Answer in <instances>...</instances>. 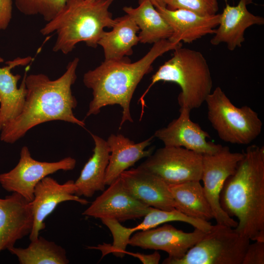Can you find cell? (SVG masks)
<instances>
[{"label": "cell", "mask_w": 264, "mask_h": 264, "mask_svg": "<svg viewBox=\"0 0 264 264\" xmlns=\"http://www.w3.org/2000/svg\"><path fill=\"white\" fill-rule=\"evenodd\" d=\"M190 111L187 108H180L179 116L167 127L156 131L154 137L165 146L182 147L202 155L216 153L222 146L207 141L209 134L191 120Z\"/></svg>", "instance_id": "cell-15"}, {"label": "cell", "mask_w": 264, "mask_h": 264, "mask_svg": "<svg viewBox=\"0 0 264 264\" xmlns=\"http://www.w3.org/2000/svg\"><path fill=\"white\" fill-rule=\"evenodd\" d=\"M252 2V0H240L235 6L226 3L222 13L220 14L218 28L210 40L212 45L224 43L229 50H234L242 46L247 28L254 25L264 24L263 17L255 15L248 10L247 6Z\"/></svg>", "instance_id": "cell-18"}, {"label": "cell", "mask_w": 264, "mask_h": 264, "mask_svg": "<svg viewBox=\"0 0 264 264\" xmlns=\"http://www.w3.org/2000/svg\"><path fill=\"white\" fill-rule=\"evenodd\" d=\"M225 2H226L227 0H224Z\"/></svg>", "instance_id": "cell-35"}, {"label": "cell", "mask_w": 264, "mask_h": 264, "mask_svg": "<svg viewBox=\"0 0 264 264\" xmlns=\"http://www.w3.org/2000/svg\"><path fill=\"white\" fill-rule=\"evenodd\" d=\"M114 0H67L57 15L41 28V33H55V52L67 54L84 42L96 48L105 28H111L114 19L109 8Z\"/></svg>", "instance_id": "cell-4"}, {"label": "cell", "mask_w": 264, "mask_h": 264, "mask_svg": "<svg viewBox=\"0 0 264 264\" xmlns=\"http://www.w3.org/2000/svg\"><path fill=\"white\" fill-rule=\"evenodd\" d=\"M124 254H128L138 258L144 264H158L161 258L160 254L157 250L151 254H144L139 253H134L127 251L124 252Z\"/></svg>", "instance_id": "cell-31"}, {"label": "cell", "mask_w": 264, "mask_h": 264, "mask_svg": "<svg viewBox=\"0 0 264 264\" xmlns=\"http://www.w3.org/2000/svg\"><path fill=\"white\" fill-rule=\"evenodd\" d=\"M13 0H0V30L8 26L12 16Z\"/></svg>", "instance_id": "cell-30"}, {"label": "cell", "mask_w": 264, "mask_h": 264, "mask_svg": "<svg viewBox=\"0 0 264 264\" xmlns=\"http://www.w3.org/2000/svg\"><path fill=\"white\" fill-rule=\"evenodd\" d=\"M138 4L135 8L125 6L123 10L134 20L140 30L138 35L139 42L154 44L168 40L172 34V29L151 0H139Z\"/></svg>", "instance_id": "cell-24"}, {"label": "cell", "mask_w": 264, "mask_h": 264, "mask_svg": "<svg viewBox=\"0 0 264 264\" xmlns=\"http://www.w3.org/2000/svg\"><path fill=\"white\" fill-rule=\"evenodd\" d=\"M4 61L3 59L0 56V63H2Z\"/></svg>", "instance_id": "cell-33"}, {"label": "cell", "mask_w": 264, "mask_h": 264, "mask_svg": "<svg viewBox=\"0 0 264 264\" xmlns=\"http://www.w3.org/2000/svg\"><path fill=\"white\" fill-rule=\"evenodd\" d=\"M204 232L195 228L185 232L171 224L137 232L131 237L129 244L143 249L162 250L170 259H179L204 236Z\"/></svg>", "instance_id": "cell-13"}, {"label": "cell", "mask_w": 264, "mask_h": 264, "mask_svg": "<svg viewBox=\"0 0 264 264\" xmlns=\"http://www.w3.org/2000/svg\"><path fill=\"white\" fill-rule=\"evenodd\" d=\"M205 102L208 119L222 140L247 145L261 133L263 123L258 113L247 106L236 107L220 87L210 93Z\"/></svg>", "instance_id": "cell-6"}, {"label": "cell", "mask_w": 264, "mask_h": 264, "mask_svg": "<svg viewBox=\"0 0 264 264\" xmlns=\"http://www.w3.org/2000/svg\"><path fill=\"white\" fill-rule=\"evenodd\" d=\"M111 31H105L98 44L104 51L105 60L121 59L132 54V48L139 42V28L128 15L114 19Z\"/></svg>", "instance_id": "cell-23"}, {"label": "cell", "mask_w": 264, "mask_h": 264, "mask_svg": "<svg viewBox=\"0 0 264 264\" xmlns=\"http://www.w3.org/2000/svg\"><path fill=\"white\" fill-rule=\"evenodd\" d=\"M76 164V160L70 156L56 162L36 160L32 157L28 148L23 146L17 165L10 171L0 174V184L6 191L17 193L30 202L40 181L59 170H72Z\"/></svg>", "instance_id": "cell-10"}, {"label": "cell", "mask_w": 264, "mask_h": 264, "mask_svg": "<svg viewBox=\"0 0 264 264\" xmlns=\"http://www.w3.org/2000/svg\"><path fill=\"white\" fill-rule=\"evenodd\" d=\"M176 209L188 217L208 221L213 219L210 204L200 181L169 185Z\"/></svg>", "instance_id": "cell-25"}, {"label": "cell", "mask_w": 264, "mask_h": 264, "mask_svg": "<svg viewBox=\"0 0 264 264\" xmlns=\"http://www.w3.org/2000/svg\"><path fill=\"white\" fill-rule=\"evenodd\" d=\"M167 8L170 10L183 9L201 16H212L219 10L218 0H168Z\"/></svg>", "instance_id": "cell-28"}, {"label": "cell", "mask_w": 264, "mask_h": 264, "mask_svg": "<svg viewBox=\"0 0 264 264\" xmlns=\"http://www.w3.org/2000/svg\"><path fill=\"white\" fill-rule=\"evenodd\" d=\"M243 153L232 152L227 146H222L216 153L202 155L201 179L205 196L217 223L235 228L238 222L222 209L220 196L227 178L235 171Z\"/></svg>", "instance_id": "cell-9"}, {"label": "cell", "mask_w": 264, "mask_h": 264, "mask_svg": "<svg viewBox=\"0 0 264 264\" xmlns=\"http://www.w3.org/2000/svg\"><path fill=\"white\" fill-rule=\"evenodd\" d=\"M154 137L152 136L135 143L121 134H110L106 140L110 155L106 172L105 185H110L138 160L150 155L153 153V148L148 150L145 149L151 144Z\"/></svg>", "instance_id": "cell-21"}, {"label": "cell", "mask_w": 264, "mask_h": 264, "mask_svg": "<svg viewBox=\"0 0 264 264\" xmlns=\"http://www.w3.org/2000/svg\"><path fill=\"white\" fill-rule=\"evenodd\" d=\"M83 213L85 216L122 222L144 217L150 206L135 198L125 187L119 177Z\"/></svg>", "instance_id": "cell-11"}, {"label": "cell", "mask_w": 264, "mask_h": 264, "mask_svg": "<svg viewBox=\"0 0 264 264\" xmlns=\"http://www.w3.org/2000/svg\"><path fill=\"white\" fill-rule=\"evenodd\" d=\"M15 255L20 264H67L69 263L66 250L53 242L41 236L25 248L14 246L7 249Z\"/></svg>", "instance_id": "cell-26"}, {"label": "cell", "mask_w": 264, "mask_h": 264, "mask_svg": "<svg viewBox=\"0 0 264 264\" xmlns=\"http://www.w3.org/2000/svg\"><path fill=\"white\" fill-rule=\"evenodd\" d=\"M120 177L127 191L142 203L164 210L176 209L169 185L139 167L124 171Z\"/></svg>", "instance_id": "cell-17"}, {"label": "cell", "mask_w": 264, "mask_h": 264, "mask_svg": "<svg viewBox=\"0 0 264 264\" xmlns=\"http://www.w3.org/2000/svg\"><path fill=\"white\" fill-rule=\"evenodd\" d=\"M170 59L152 76L151 83L140 98L142 116L146 106L144 97L151 88L160 81L177 84L181 91L178 96L180 108L190 110L198 108L211 92L213 81L207 61L199 51L179 47L174 50Z\"/></svg>", "instance_id": "cell-5"}, {"label": "cell", "mask_w": 264, "mask_h": 264, "mask_svg": "<svg viewBox=\"0 0 264 264\" xmlns=\"http://www.w3.org/2000/svg\"><path fill=\"white\" fill-rule=\"evenodd\" d=\"M67 0H15L17 9L26 16H41L48 22L53 19Z\"/></svg>", "instance_id": "cell-27"}, {"label": "cell", "mask_w": 264, "mask_h": 264, "mask_svg": "<svg viewBox=\"0 0 264 264\" xmlns=\"http://www.w3.org/2000/svg\"><path fill=\"white\" fill-rule=\"evenodd\" d=\"M138 167L157 176L168 185L200 181L202 155L182 147L164 146L147 157Z\"/></svg>", "instance_id": "cell-8"}, {"label": "cell", "mask_w": 264, "mask_h": 264, "mask_svg": "<svg viewBox=\"0 0 264 264\" xmlns=\"http://www.w3.org/2000/svg\"><path fill=\"white\" fill-rule=\"evenodd\" d=\"M181 46L182 43L163 40L154 44L150 50L136 62L132 63L126 57L105 60L99 66L86 72L83 82L92 90L93 96L86 116L97 114L104 107L118 105L122 109L119 129L126 121L133 122L130 103L137 85L152 70V65L157 58Z\"/></svg>", "instance_id": "cell-2"}, {"label": "cell", "mask_w": 264, "mask_h": 264, "mask_svg": "<svg viewBox=\"0 0 264 264\" xmlns=\"http://www.w3.org/2000/svg\"><path fill=\"white\" fill-rule=\"evenodd\" d=\"M32 60L31 56L17 57L6 62V66L0 67V132L21 113L27 94L25 74L18 88L21 76L13 74L11 70L16 66H26Z\"/></svg>", "instance_id": "cell-20"}, {"label": "cell", "mask_w": 264, "mask_h": 264, "mask_svg": "<svg viewBox=\"0 0 264 264\" xmlns=\"http://www.w3.org/2000/svg\"><path fill=\"white\" fill-rule=\"evenodd\" d=\"M101 221L110 229L112 235V244L103 243L97 246H88V248L101 251L103 256L112 253L120 258L125 255L124 252L132 235L137 232L149 230L173 221L184 222L195 228L198 227L200 223L199 220L188 217L176 209L168 211L152 207H150L149 212L144 217L143 221L134 227H126L120 222L112 220L104 219Z\"/></svg>", "instance_id": "cell-12"}, {"label": "cell", "mask_w": 264, "mask_h": 264, "mask_svg": "<svg viewBox=\"0 0 264 264\" xmlns=\"http://www.w3.org/2000/svg\"><path fill=\"white\" fill-rule=\"evenodd\" d=\"M33 224L31 202L15 192L0 198V252L29 235Z\"/></svg>", "instance_id": "cell-16"}, {"label": "cell", "mask_w": 264, "mask_h": 264, "mask_svg": "<svg viewBox=\"0 0 264 264\" xmlns=\"http://www.w3.org/2000/svg\"><path fill=\"white\" fill-rule=\"evenodd\" d=\"M89 0V1H95V0Z\"/></svg>", "instance_id": "cell-34"}, {"label": "cell", "mask_w": 264, "mask_h": 264, "mask_svg": "<svg viewBox=\"0 0 264 264\" xmlns=\"http://www.w3.org/2000/svg\"><path fill=\"white\" fill-rule=\"evenodd\" d=\"M250 240L230 226L217 223L179 259L164 264H242Z\"/></svg>", "instance_id": "cell-7"}, {"label": "cell", "mask_w": 264, "mask_h": 264, "mask_svg": "<svg viewBox=\"0 0 264 264\" xmlns=\"http://www.w3.org/2000/svg\"><path fill=\"white\" fill-rule=\"evenodd\" d=\"M94 142L93 153L84 165L74 182L77 196L92 197L95 192L105 190V179L109 164L110 151L107 141L91 133Z\"/></svg>", "instance_id": "cell-22"}, {"label": "cell", "mask_w": 264, "mask_h": 264, "mask_svg": "<svg viewBox=\"0 0 264 264\" xmlns=\"http://www.w3.org/2000/svg\"><path fill=\"white\" fill-rule=\"evenodd\" d=\"M79 59L76 57L68 63L63 74L51 80L43 73H25L27 94L23 108L15 119L0 131V140L12 144L22 137L31 129L51 121H63L84 127V121L78 119L73 110L77 101L71 87L76 79Z\"/></svg>", "instance_id": "cell-1"}, {"label": "cell", "mask_w": 264, "mask_h": 264, "mask_svg": "<svg viewBox=\"0 0 264 264\" xmlns=\"http://www.w3.org/2000/svg\"><path fill=\"white\" fill-rule=\"evenodd\" d=\"M264 264V241H255L249 243L242 264Z\"/></svg>", "instance_id": "cell-29"}, {"label": "cell", "mask_w": 264, "mask_h": 264, "mask_svg": "<svg viewBox=\"0 0 264 264\" xmlns=\"http://www.w3.org/2000/svg\"><path fill=\"white\" fill-rule=\"evenodd\" d=\"M220 196L222 209L238 220L235 230L250 241H264V148L248 146Z\"/></svg>", "instance_id": "cell-3"}, {"label": "cell", "mask_w": 264, "mask_h": 264, "mask_svg": "<svg viewBox=\"0 0 264 264\" xmlns=\"http://www.w3.org/2000/svg\"><path fill=\"white\" fill-rule=\"evenodd\" d=\"M76 187L74 181L69 180L60 184L50 176H46L36 185L34 198L30 201L33 216V224L29 234L30 241L37 239L41 231L45 228L44 220L61 202L74 201L86 205V199L75 195Z\"/></svg>", "instance_id": "cell-14"}, {"label": "cell", "mask_w": 264, "mask_h": 264, "mask_svg": "<svg viewBox=\"0 0 264 264\" xmlns=\"http://www.w3.org/2000/svg\"><path fill=\"white\" fill-rule=\"evenodd\" d=\"M155 8L172 29L168 40L173 43H191L206 35L214 34L220 20V14L204 16L183 9Z\"/></svg>", "instance_id": "cell-19"}, {"label": "cell", "mask_w": 264, "mask_h": 264, "mask_svg": "<svg viewBox=\"0 0 264 264\" xmlns=\"http://www.w3.org/2000/svg\"><path fill=\"white\" fill-rule=\"evenodd\" d=\"M168 0H151L154 6L156 7H165Z\"/></svg>", "instance_id": "cell-32"}]
</instances>
